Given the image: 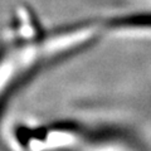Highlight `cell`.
<instances>
[{
	"instance_id": "cell-1",
	"label": "cell",
	"mask_w": 151,
	"mask_h": 151,
	"mask_svg": "<svg viewBox=\"0 0 151 151\" xmlns=\"http://www.w3.org/2000/svg\"><path fill=\"white\" fill-rule=\"evenodd\" d=\"M44 39L40 33H20L0 48V110L29 76L50 64Z\"/></svg>"
}]
</instances>
